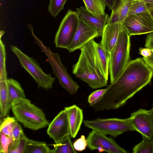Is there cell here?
<instances>
[{"label": "cell", "mask_w": 153, "mask_h": 153, "mask_svg": "<svg viewBox=\"0 0 153 153\" xmlns=\"http://www.w3.org/2000/svg\"><path fill=\"white\" fill-rule=\"evenodd\" d=\"M96 48L98 59L105 78L108 80L110 54L105 51L100 43H96Z\"/></svg>", "instance_id": "obj_20"}, {"label": "cell", "mask_w": 153, "mask_h": 153, "mask_svg": "<svg viewBox=\"0 0 153 153\" xmlns=\"http://www.w3.org/2000/svg\"><path fill=\"white\" fill-rule=\"evenodd\" d=\"M67 0H50L48 11L54 17H56L63 9Z\"/></svg>", "instance_id": "obj_28"}, {"label": "cell", "mask_w": 153, "mask_h": 153, "mask_svg": "<svg viewBox=\"0 0 153 153\" xmlns=\"http://www.w3.org/2000/svg\"><path fill=\"white\" fill-rule=\"evenodd\" d=\"M132 124L135 131L143 137L153 141V112L151 109L140 108L131 114Z\"/></svg>", "instance_id": "obj_11"}, {"label": "cell", "mask_w": 153, "mask_h": 153, "mask_svg": "<svg viewBox=\"0 0 153 153\" xmlns=\"http://www.w3.org/2000/svg\"><path fill=\"white\" fill-rule=\"evenodd\" d=\"M153 76V70L143 58L129 62L120 76L110 83L102 96L91 106L96 111L117 109L149 84Z\"/></svg>", "instance_id": "obj_1"}, {"label": "cell", "mask_w": 153, "mask_h": 153, "mask_svg": "<svg viewBox=\"0 0 153 153\" xmlns=\"http://www.w3.org/2000/svg\"><path fill=\"white\" fill-rule=\"evenodd\" d=\"M0 37V81H7L8 79L6 67L5 46L1 40V37Z\"/></svg>", "instance_id": "obj_26"}, {"label": "cell", "mask_w": 153, "mask_h": 153, "mask_svg": "<svg viewBox=\"0 0 153 153\" xmlns=\"http://www.w3.org/2000/svg\"><path fill=\"white\" fill-rule=\"evenodd\" d=\"M119 0H103L106 6L110 10H112L115 6L117 2Z\"/></svg>", "instance_id": "obj_36"}, {"label": "cell", "mask_w": 153, "mask_h": 153, "mask_svg": "<svg viewBox=\"0 0 153 153\" xmlns=\"http://www.w3.org/2000/svg\"><path fill=\"white\" fill-rule=\"evenodd\" d=\"M139 54L144 58H148L150 57L153 52V50L146 48H140L139 49Z\"/></svg>", "instance_id": "obj_35"}, {"label": "cell", "mask_w": 153, "mask_h": 153, "mask_svg": "<svg viewBox=\"0 0 153 153\" xmlns=\"http://www.w3.org/2000/svg\"><path fill=\"white\" fill-rule=\"evenodd\" d=\"M73 145L76 151L80 152L84 150L87 146V141L85 136L81 135L80 138L75 141Z\"/></svg>", "instance_id": "obj_33"}, {"label": "cell", "mask_w": 153, "mask_h": 153, "mask_svg": "<svg viewBox=\"0 0 153 153\" xmlns=\"http://www.w3.org/2000/svg\"><path fill=\"white\" fill-rule=\"evenodd\" d=\"M149 11L153 18V4H146Z\"/></svg>", "instance_id": "obj_37"}, {"label": "cell", "mask_w": 153, "mask_h": 153, "mask_svg": "<svg viewBox=\"0 0 153 153\" xmlns=\"http://www.w3.org/2000/svg\"><path fill=\"white\" fill-rule=\"evenodd\" d=\"M130 46V36L123 27L109 53L110 83L113 82L120 76L129 62Z\"/></svg>", "instance_id": "obj_4"}, {"label": "cell", "mask_w": 153, "mask_h": 153, "mask_svg": "<svg viewBox=\"0 0 153 153\" xmlns=\"http://www.w3.org/2000/svg\"><path fill=\"white\" fill-rule=\"evenodd\" d=\"M143 140L133 147V153H153V141L143 137Z\"/></svg>", "instance_id": "obj_25"}, {"label": "cell", "mask_w": 153, "mask_h": 153, "mask_svg": "<svg viewBox=\"0 0 153 153\" xmlns=\"http://www.w3.org/2000/svg\"><path fill=\"white\" fill-rule=\"evenodd\" d=\"M71 137V136L69 135L59 142L53 144V153H76L72 143Z\"/></svg>", "instance_id": "obj_23"}, {"label": "cell", "mask_w": 153, "mask_h": 153, "mask_svg": "<svg viewBox=\"0 0 153 153\" xmlns=\"http://www.w3.org/2000/svg\"><path fill=\"white\" fill-rule=\"evenodd\" d=\"M79 17L87 23L95 27L101 36L105 25L108 17V14L96 17L89 12L85 7L81 6L76 9Z\"/></svg>", "instance_id": "obj_16"}, {"label": "cell", "mask_w": 153, "mask_h": 153, "mask_svg": "<svg viewBox=\"0 0 153 153\" xmlns=\"http://www.w3.org/2000/svg\"><path fill=\"white\" fill-rule=\"evenodd\" d=\"M87 10L96 17L105 13V4L103 0H82Z\"/></svg>", "instance_id": "obj_22"}, {"label": "cell", "mask_w": 153, "mask_h": 153, "mask_svg": "<svg viewBox=\"0 0 153 153\" xmlns=\"http://www.w3.org/2000/svg\"><path fill=\"white\" fill-rule=\"evenodd\" d=\"M106 90V88L95 91L89 96L88 101L90 106L95 104L102 96Z\"/></svg>", "instance_id": "obj_32"}, {"label": "cell", "mask_w": 153, "mask_h": 153, "mask_svg": "<svg viewBox=\"0 0 153 153\" xmlns=\"http://www.w3.org/2000/svg\"><path fill=\"white\" fill-rule=\"evenodd\" d=\"M145 47L153 50V32L147 35L146 40ZM143 59L146 64L153 70V52L150 57H143Z\"/></svg>", "instance_id": "obj_30"}, {"label": "cell", "mask_w": 153, "mask_h": 153, "mask_svg": "<svg viewBox=\"0 0 153 153\" xmlns=\"http://www.w3.org/2000/svg\"><path fill=\"white\" fill-rule=\"evenodd\" d=\"M123 27L121 22L106 23L105 25L100 43L103 48L109 53L116 44L119 34Z\"/></svg>", "instance_id": "obj_14"}, {"label": "cell", "mask_w": 153, "mask_h": 153, "mask_svg": "<svg viewBox=\"0 0 153 153\" xmlns=\"http://www.w3.org/2000/svg\"><path fill=\"white\" fill-rule=\"evenodd\" d=\"M99 36L97 29L79 17L77 30L71 44L67 50L71 53L80 49L90 41Z\"/></svg>", "instance_id": "obj_12"}, {"label": "cell", "mask_w": 153, "mask_h": 153, "mask_svg": "<svg viewBox=\"0 0 153 153\" xmlns=\"http://www.w3.org/2000/svg\"><path fill=\"white\" fill-rule=\"evenodd\" d=\"M28 138L23 132L20 138L13 140L8 149V153H24Z\"/></svg>", "instance_id": "obj_24"}, {"label": "cell", "mask_w": 153, "mask_h": 153, "mask_svg": "<svg viewBox=\"0 0 153 153\" xmlns=\"http://www.w3.org/2000/svg\"><path fill=\"white\" fill-rule=\"evenodd\" d=\"M16 120L14 122L13 131V140L19 139L23 132L21 125Z\"/></svg>", "instance_id": "obj_34"}, {"label": "cell", "mask_w": 153, "mask_h": 153, "mask_svg": "<svg viewBox=\"0 0 153 153\" xmlns=\"http://www.w3.org/2000/svg\"><path fill=\"white\" fill-rule=\"evenodd\" d=\"M24 153H53L44 142L28 138Z\"/></svg>", "instance_id": "obj_21"}, {"label": "cell", "mask_w": 153, "mask_h": 153, "mask_svg": "<svg viewBox=\"0 0 153 153\" xmlns=\"http://www.w3.org/2000/svg\"><path fill=\"white\" fill-rule=\"evenodd\" d=\"M86 140L87 146L91 150H98L99 152H105L109 153H127L115 141L106 134L92 130L89 133Z\"/></svg>", "instance_id": "obj_10"}, {"label": "cell", "mask_w": 153, "mask_h": 153, "mask_svg": "<svg viewBox=\"0 0 153 153\" xmlns=\"http://www.w3.org/2000/svg\"><path fill=\"white\" fill-rule=\"evenodd\" d=\"M96 43L93 39L80 49L78 59L72 67L75 76L93 89L106 86L108 83L98 59Z\"/></svg>", "instance_id": "obj_2"}, {"label": "cell", "mask_w": 153, "mask_h": 153, "mask_svg": "<svg viewBox=\"0 0 153 153\" xmlns=\"http://www.w3.org/2000/svg\"><path fill=\"white\" fill-rule=\"evenodd\" d=\"M79 16L77 12L69 10L61 21L54 41L56 47L67 49L77 30Z\"/></svg>", "instance_id": "obj_8"}, {"label": "cell", "mask_w": 153, "mask_h": 153, "mask_svg": "<svg viewBox=\"0 0 153 153\" xmlns=\"http://www.w3.org/2000/svg\"><path fill=\"white\" fill-rule=\"evenodd\" d=\"M10 48L17 57L21 66L32 76L39 88L47 90L52 88L55 77L44 72L36 60L28 56L16 46L12 45Z\"/></svg>", "instance_id": "obj_6"}, {"label": "cell", "mask_w": 153, "mask_h": 153, "mask_svg": "<svg viewBox=\"0 0 153 153\" xmlns=\"http://www.w3.org/2000/svg\"><path fill=\"white\" fill-rule=\"evenodd\" d=\"M84 126L92 130L116 138L126 131H135L130 117L126 119L113 118L85 120Z\"/></svg>", "instance_id": "obj_7"}, {"label": "cell", "mask_w": 153, "mask_h": 153, "mask_svg": "<svg viewBox=\"0 0 153 153\" xmlns=\"http://www.w3.org/2000/svg\"><path fill=\"white\" fill-rule=\"evenodd\" d=\"M11 109L16 120L25 128L36 131L49 123L42 110L26 98L14 105Z\"/></svg>", "instance_id": "obj_3"}, {"label": "cell", "mask_w": 153, "mask_h": 153, "mask_svg": "<svg viewBox=\"0 0 153 153\" xmlns=\"http://www.w3.org/2000/svg\"><path fill=\"white\" fill-rule=\"evenodd\" d=\"M142 1L146 4H153V0H139Z\"/></svg>", "instance_id": "obj_38"}, {"label": "cell", "mask_w": 153, "mask_h": 153, "mask_svg": "<svg viewBox=\"0 0 153 153\" xmlns=\"http://www.w3.org/2000/svg\"><path fill=\"white\" fill-rule=\"evenodd\" d=\"M0 153H8V147L13 139L2 132H0Z\"/></svg>", "instance_id": "obj_31"}, {"label": "cell", "mask_w": 153, "mask_h": 153, "mask_svg": "<svg viewBox=\"0 0 153 153\" xmlns=\"http://www.w3.org/2000/svg\"><path fill=\"white\" fill-rule=\"evenodd\" d=\"M148 11H149L146 4L145 2L139 0H133L127 16Z\"/></svg>", "instance_id": "obj_29"}, {"label": "cell", "mask_w": 153, "mask_h": 153, "mask_svg": "<svg viewBox=\"0 0 153 153\" xmlns=\"http://www.w3.org/2000/svg\"><path fill=\"white\" fill-rule=\"evenodd\" d=\"M123 24L130 37L153 32V18L149 11L127 16Z\"/></svg>", "instance_id": "obj_9"}, {"label": "cell", "mask_w": 153, "mask_h": 153, "mask_svg": "<svg viewBox=\"0 0 153 153\" xmlns=\"http://www.w3.org/2000/svg\"><path fill=\"white\" fill-rule=\"evenodd\" d=\"M67 114L70 135L75 138L80 129L83 120L82 110L76 105L65 108Z\"/></svg>", "instance_id": "obj_15"}, {"label": "cell", "mask_w": 153, "mask_h": 153, "mask_svg": "<svg viewBox=\"0 0 153 153\" xmlns=\"http://www.w3.org/2000/svg\"><path fill=\"white\" fill-rule=\"evenodd\" d=\"M151 110H152V111L153 112V103H152V109H151Z\"/></svg>", "instance_id": "obj_40"}, {"label": "cell", "mask_w": 153, "mask_h": 153, "mask_svg": "<svg viewBox=\"0 0 153 153\" xmlns=\"http://www.w3.org/2000/svg\"><path fill=\"white\" fill-rule=\"evenodd\" d=\"M10 100L12 106L26 98L24 91L20 83L13 78L7 80Z\"/></svg>", "instance_id": "obj_18"}, {"label": "cell", "mask_w": 153, "mask_h": 153, "mask_svg": "<svg viewBox=\"0 0 153 153\" xmlns=\"http://www.w3.org/2000/svg\"><path fill=\"white\" fill-rule=\"evenodd\" d=\"M12 107L9 97L7 81H0V117L4 118L6 116Z\"/></svg>", "instance_id": "obj_19"}, {"label": "cell", "mask_w": 153, "mask_h": 153, "mask_svg": "<svg viewBox=\"0 0 153 153\" xmlns=\"http://www.w3.org/2000/svg\"><path fill=\"white\" fill-rule=\"evenodd\" d=\"M133 0H119L111 15L106 23L121 22L123 23L127 17L129 8Z\"/></svg>", "instance_id": "obj_17"}, {"label": "cell", "mask_w": 153, "mask_h": 153, "mask_svg": "<svg viewBox=\"0 0 153 153\" xmlns=\"http://www.w3.org/2000/svg\"><path fill=\"white\" fill-rule=\"evenodd\" d=\"M47 133L55 143H58L70 135L68 115L65 109L60 112L49 123Z\"/></svg>", "instance_id": "obj_13"}, {"label": "cell", "mask_w": 153, "mask_h": 153, "mask_svg": "<svg viewBox=\"0 0 153 153\" xmlns=\"http://www.w3.org/2000/svg\"><path fill=\"white\" fill-rule=\"evenodd\" d=\"M15 117L7 116L0 121V132L13 139L12 133Z\"/></svg>", "instance_id": "obj_27"}, {"label": "cell", "mask_w": 153, "mask_h": 153, "mask_svg": "<svg viewBox=\"0 0 153 153\" xmlns=\"http://www.w3.org/2000/svg\"><path fill=\"white\" fill-rule=\"evenodd\" d=\"M29 27L34 39L35 42L47 56L53 73L58 79L60 85L71 94H75L79 89V86L68 73L67 69L62 63L59 55L53 52L48 47L44 44L35 34L31 25H29Z\"/></svg>", "instance_id": "obj_5"}, {"label": "cell", "mask_w": 153, "mask_h": 153, "mask_svg": "<svg viewBox=\"0 0 153 153\" xmlns=\"http://www.w3.org/2000/svg\"><path fill=\"white\" fill-rule=\"evenodd\" d=\"M4 33V32L3 30H0V36L2 37Z\"/></svg>", "instance_id": "obj_39"}]
</instances>
